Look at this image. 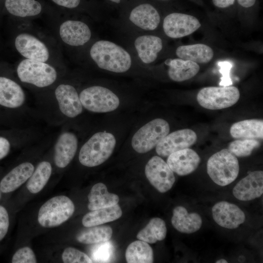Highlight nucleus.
Returning a JSON list of instances; mask_svg holds the SVG:
<instances>
[{"label": "nucleus", "instance_id": "f257e3e1", "mask_svg": "<svg viewBox=\"0 0 263 263\" xmlns=\"http://www.w3.org/2000/svg\"><path fill=\"white\" fill-rule=\"evenodd\" d=\"M90 54L101 69L114 73L127 71L132 65L131 57L124 48L108 40H99L91 47Z\"/></svg>", "mask_w": 263, "mask_h": 263}, {"label": "nucleus", "instance_id": "f03ea898", "mask_svg": "<svg viewBox=\"0 0 263 263\" xmlns=\"http://www.w3.org/2000/svg\"><path fill=\"white\" fill-rule=\"evenodd\" d=\"M116 139L111 133L99 132L94 134L81 147L78 156L80 163L94 167L105 162L112 155Z\"/></svg>", "mask_w": 263, "mask_h": 263}, {"label": "nucleus", "instance_id": "7ed1b4c3", "mask_svg": "<svg viewBox=\"0 0 263 263\" xmlns=\"http://www.w3.org/2000/svg\"><path fill=\"white\" fill-rule=\"evenodd\" d=\"M207 173L217 185L226 186L233 182L239 172L237 157L227 149H223L211 155L207 165Z\"/></svg>", "mask_w": 263, "mask_h": 263}, {"label": "nucleus", "instance_id": "20e7f679", "mask_svg": "<svg viewBox=\"0 0 263 263\" xmlns=\"http://www.w3.org/2000/svg\"><path fill=\"white\" fill-rule=\"evenodd\" d=\"M74 211V204L69 198L64 195L56 196L42 205L38 220L44 227L57 226L68 220Z\"/></svg>", "mask_w": 263, "mask_h": 263}, {"label": "nucleus", "instance_id": "39448f33", "mask_svg": "<svg viewBox=\"0 0 263 263\" xmlns=\"http://www.w3.org/2000/svg\"><path fill=\"white\" fill-rule=\"evenodd\" d=\"M168 122L156 118L141 127L132 139V146L138 153H146L154 148L169 133Z\"/></svg>", "mask_w": 263, "mask_h": 263}, {"label": "nucleus", "instance_id": "423d86ee", "mask_svg": "<svg viewBox=\"0 0 263 263\" xmlns=\"http://www.w3.org/2000/svg\"><path fill=\"white\" fill-rule=\"evenodd\" d=\"M17 73L21 82L39 88L51 85L57 78L56 70L53 66L45 62L29 59L20 62Z\"/></svg>", "mask_w": 263, "mask_h": 263}, {"label": "nucleus", "instance_id": "0eeeda50", "mask_svg": "<svg viewBox=\"0 0 263 263\" xmlns=\"http://www.w3.org/2000/svg\"><path fill=\"white\" fill-rule=\"evenodd\" d=\"M240 96V92L235 86H211L201 89L197 95V100L202 107L216 110L233 106Z\"/></svg>", "mask_w": 263, "mask_h": 263}, {"label": "nucleus", "instance_id": "6e6552de", "mask_svg": "<svg viewBox=\"0 0 263 263\" xmlns=\"http://www.w3.org/2000/svg\"><path fill=\"white\" fill-rule=\"evenodd\" d=\"M79 96L82 106L94 113L113 111L120 104L119 98L114 93L100 86H93L84 89Z\"/></svg>", "mask_w": 263, "mask_h": 263}, {"label": "nucleus", "instance_id": "1a4fd4ad", "mask_svg": "<svg viewBox=\"0 0 263 263\" xmlns=\"http://www.w3.org/2000/svg\"><path fill=\"white\" fill-rule=\"evenodd\" d=\"M146 176L159 192L165 193L172 187L175 177L167 162L158 156L152 157L145 168Z\"/></svg>", "mask_w": 263, "mask_h": 263}, {"label": "nucleus", "instance_id": "9d476101", "mask_svg": "<svg viewBox=\"0 0 263 263\" xmlns=\"http://www.w3.org/2000/svg\"><path fill=\"white\" fill-rule=\"evenodd\" d=\"M201 26L199 21L195 17L179 13H173L167 16L163 24L166 35L173 38L189 35Z\"/></svg>", "mask_w": 263, "mask_h": 263}, {"label": "nucleus", "instance_id": "9b49d317", "mask_svg": "<svg viewBox=\"0 0 263 263\" xmlns=\"http://www.w3.org/2000/svg\"><path fill=\"white\" fill-rule=\"evenodd\" d=\"M196 132L189 129L174 131L168 134L156 146V152L161 157H168L177 151L188 148L196 142Z\"/></svg>", "mask_w": 263, "mask_h": 263}, {"label": "nucleus", "instance_id": "f8f14e48", "mask_svg": "<svg viewBox=\"0 0 263 263\" xmlns=\"http://www.w3.org/2000/svg\"><path fill=\"white\" fill-rule=\"evenodd\" d=\"M212 214L218 225L228 229H235L245 220L243 211L237 205L226 201L215 204L212 208Z\"/></svg>", "mask_w": 263, "mask_h": 263}, {"label": "nucleus", "instance_id": "ddd939ff", "mask_svg": "<svg viewBox=\"0 0 263 263\" xmlns=\"http://www.w3.org/2000/svg\"><path fill=\"white\" fill-rule=\"evenodd\" d=\"M15 46L18 52L26 59L45 62L49 57L46 45L30 34L21 33L18 35Z\"/></svg>", "mask_w": 263, "mask_h": 263}, {"label": "nucleus", "instance_id": "4468645a", "mask_svg": "<svg viewBox=\"0 0 263 263\" xmlns=\"http://www.w3.org/2000/svg\"><path fill=\"white\" fill-rule=\"evenodd\" d=\"M238 200L248 201L259 198L263 193V171L256 170L242 179L233 189Z\"/></svg>", "mask_w": 263, "mask_h": 263}, {"label": "nucleus", "instance_id": "2eb2a0df", "mask_svg": "<svg viewBox=\"0 0 263 263\" xmlns=\"http://www.w3.org/2000/svg\"><path fill=\"white\" fill-rule=\"evenodd\" d=\"M200 160L198 153L188 148L170 154L168 156L167 163L173 172L178 175L185 176L194 171Z\"/></svg>", "mask_w": 263, "mask_h": 263}, {"label": "nucleus", "instance_id": "dca6fc26", "mask_svg": "<svg viewBox=\"0 0 263 263\" xmlns=\"http://www.w3.org/2000/svg\"><path fill=\"white\" fill-rule=\"evenodd\" d=\"M59 35L66 44L73 46H82L89 41L91 31L84 22L74 20H67L59 27Z\"/></svg>", "mask_w": 263, "mask_h": 263}, {"label": "nucleus", "instance_id": "f3484780", "mask_svg": "<svg viewBox=\"0 0 263 263\" xmlns=\"http://www.w3.org/2000/svg\"><path fill=\"white\" fill-rule=\"evenodd\" d=\"M55 94L59 109L64 115L74 118L82 113L83 106L75 87L69 84H60Z\"/></svg>", "mask_w": 263, "mask_h": 263}, {"label": "nucleus", "instance_id": "a211bd4d", "mask_svg": "<svg viewBox=\"0 0 263 263\" xmlns=\"http://www.w3.org/2000/svg\"><path fill=\"white\" fill-rule=\"evenodd\" d=\"M77 138L71 132H65L58 137L55 146L54 161L60 168L66 167L75 156L77 148Z\"/></svg>", "mask_w": 263, "mask_h": 263}, {"label": "nucleus", "instance_id": "6ab92c4d", "mask_svg": "<svg viewBox=\"0 0 263 263\" xmlns=\"http://www.w3.org/2000/svg\"><path fill=\"white\" fill-rule=\"evenodd\" d=\"M25 99L21 87L13 80L0 76V105L8 108L20 107Z\"/></svg>", "mask_w": 263, "mask_h": 263}, {"label": "nucleus", "instance_id": "aec40b11", "mask_svg": "<svg viewBox=\"0 0 263 263\" xmlns=\"http://www.w3.org/2000/svg\"><path fill=\"white\" fill-rule=\"evenodd\" d=\"M173 226L183 233L190 234L199 230L202 225L201 216L197 213H188L182 206H177L173 210L171 220Z\"/></svg>", "mask_w": 263, "mask_h": 263}, {"label": "nucleus", "instance_id": "412c9836", "mask_svg": "<svg viewBox=\"0 0 263 263\" xmlns=\"http://www.w3.org/2000/svg\"><path fill=\"white\" fill-rule=\"evenodd\" d=\"M129 19L134 24L146 30L155 29L160 21L157 10L148 3L139 5L133 9Z\"/></svg>", "mask_w": 263, "mask_h": 263}, {"label": "nucleus", "instance_id": "4be33fe9", "mask_svg": "<svg viewBox=\"0 0 263 263\" xmlns=\"http://www.w3.org/2000/svg\"><path fill=\"white\" fill-rule=\"evenodd\" d=\"M34 171V167L29 162L23 163L16 167L1 180V191L6 193L14 191L29 179Z\"/></svg>", "mask_w": 263, "mask_h": 263}, {"label": "nucleus", "instance_id": "5701e85b", "mask_svg": "<svg viewBox=\"0 0 263 263\" xmlns=\"http://www.w3.org/2000/svg\"><path fill=\"white\" fill-rule=\"evenodd\" d=\"M134 46L140 59L149 64L157 58L158 53L163 48L162 39L153 35H143L135 40Z\"/></svg>", "mask_w": 263, "mask_h": 263}, {"label": "nucleus", "instance_id": "b1692460", "mask_svg": "<svg viewBox=\"0 0 263 263\" xmlns=\"http://www.w3.org/2000/svg\"><path fill=\"white\" fill-rule=\"evenodd\" d=\"M165 63L169 66L168 75L173 81L182 82L191 78L200 70L198 63L180 58L168 59Z\"/></svg>", "mask_w": 263, "mask_h": 263}, {"label": "nucleus", "instance_id": "393cba45", "mask_svg": "<svg viewBox=\"0 0 263 263\" xmlns=\"http://www.w3.org/2000/svg\"><path fill=\"white\" fill-rule=\"evenodd\" d=\"M4 6L9 14L20 18L35 17L43 10L38 0H4Z\"/></svg>", "mask_w": 263, "mask_h": 263}, {"label": "nucleus", "instance_id": "a878e982", "mask_svg": "<svg viewBox=\"0 0 263 263\" xmlns=\"http://www.w3.org/2000/svg\"><path fill=\"white\" fill-rule=\"evenodd\" d=\"M230 133L236 139H263V121L261 119H246L234 123Z\"/></svg>", "mask_w": 263, "mask_h": 263}, {"label": "nucleus", "instance_id": "bb28decb", "mask_svg": "<svg viewBox=\"0 0 263 263\" xmlns=\"http://www.w3.org/2000/svg\"><path fill=\"white\" fill-rule=\"evenodd\" d=\"M88 208L91 210L109 207L118 204L119 198L115 194L110 193L102 183L95 184L88 196Z\"/></svg>", "mask_w": 263, "mask_h": 263}, {"label": "nucleus", "instance_id": "cd10ccee", "mask_svg": "<svg viewBox=\"0 0 263 263\" xmlns=\"http://www.w3.org/2000/svg\"><path fill=\"white\" fill-rule=\"evenodd\" d=\"M179 58L190 60L197 63H206L213 58L214 52L209 46L204 44L181 45L176 50Z\"/></svg>", "mask_w": 263, "mask_h": 263}, {"label": "nucleus", "instance_id": "c85d7f7f", "mask_svg": "<svg viewBox=\"0 0 263 263\" xmlns=\"http://www.w3.org/2000/svg\"><path fill=\"white\" fill-rule=\"evenodd\" d=\"M122 215V209L117 204L109 207L92 210L84 216L82 223L86 227L99 225L114 221L120 218Z\"/></svg>", "mask_w": 263, "mask_h": 263}, {"label": "nucleus", "instance_id": "c756f323", "mask_svg": "<svg viewBox=\"0 0 263 263\" xmlns=\"http://www.w3.org/2000/svg\"><path fill=\"white\" fill-rule=\"evenodd\" d=\"M128 263H151L153 262V253L148 243L137 240L131 243L125 253Z\"/></svg>", "mask_w": 263, "mask_h": 263}, {"label": "nucleus", "instance_id": "7c9ffc66", "mask_svg": "<svg viewBox=\"0 0 263 263\" xmlns=\"http://www.w3.org/2000/svg\"><path fill=\"white\" fill-rule=\"evenodd\" d=\"M167 227L165 221L160 218H153L137 234L138 240L149 244L163 240L166 237Z\"/></svg>", "mask_w": 263, "mask_h": 263}, {"label": "nucleus", "instance_id": "2f4dec72", "mask_svg": "<svg viewBox=\"0 0 263 263\" xmlns=\"http://www.w3.org/2000/svg\"><path fill=\"white\" fill-rule=\"evenodd\" d=\"M112 228L108 225L88 227L76 236L78 242L84 244H96L109 241L112 236Z\"/></svg>", "mask_w": 263, "mask_h": 263}, {"label": "nucleus", "instance_id": "473e14b6", "mask_svg": "<svg viewBox=\"0 0 263 263\" xmlns=\"http://www.w3.org/2000/svg\"><path fill=\"white\" fill-rule=\"evenodd\" d=\"M52 170V166L49 162H40L29 178L26 184L28 190L34 194L41 191L48 182Z\"/></svg>", "mask_w": 263, "mask_h": 263}, {"label": "nucleus", "instance_id": "72a5a7b5", "mask_svg": "<svg viewBox=\"0 0 263 263\" xmlns=\"http://www.w3.org/2000/svg\"><path fill=\"white\" fill-rule=\"evenodd\" d=\"M260 146L257 139H239L230 143L227 149L236 157H243L249 156Z\"/></svg>", "mask_w": 263, "mask_h": 263}, {"label": "nucleus", "instance_id": "f704fd0d", "mask_svg": "<svg viewBox=\"0 0 263 263\" xmlns=\"http://www.w3.org/2000/svg\"><path fill=\"white\" fill-rule=\"evenodd\" d=\"M92 251L93 261L97 263L109 262L113 254V246L109 241L96 244Z\"/></svg>", "mask_w": 263, "mask_h": 263}, {"label": "nucleus", "instance_id": "c9c22d12", "mask_svg": "<svg viewBox=\"0 0 263 263\" xmlns=\"http://www.w3.org/2000/svg\"><path fill=\"white\" fill-rule=\"evenodd\" d=\"M65 263H91L92 259L85 253L74 247H67L62 254Z\"/></svg>", "mask_w": 263, "mask_h": 263}, {"label": "nucleus", "instance_id": "e433bc0d", "mask_svg": "<svg viewBox=\"0 0 263 263\" xmlns=\"http://www.w3.org/2000/svg\"><path fill=\"white\" fill-rule=\"evenodd\" d=\"M13 263H36L37 259L31 248L28 246L17 250L12 257Z\"/></svg>", "mask_w": 263, "mask_h": 263}, {"label": "nucleus", "instance_id": "4c0bfd02", "mask_svg": "<svg viewBox=\"0 0 263 263\" xmlns=\"http://www.w3.org/2000/svg\"><path fill=\"white\" fill-rule=\"evenodd\" d=\"M221 68L220 73L222 75L220 85L228 86L232 84V81L229 76V72L232 67L231 63L228 61H221L218 63Z\"/></svg>", "mask_w": 263, "mask_h": 263}, {"label": "nucleus", "instance_id": "58836bf2", "mask_svg": "<svg viewBox=\"0 0 263 263\" xmlns=\"http://www.w3.org/2000/svg\"><path fill=\"white\" fill-rule=\"evenodd\" d=\"M9 225L8 213L6 209L0 206V241L6 235Z\"/></svg>", "mask_w": 263, "mask_h": 263}, {"label": "nucleus", "instance_id": "ea45409f", "mask_svg": "<svg viewBox=\"0 0 263 263\" xmlns=\"http://www.w3.org/2000/svg\"><path fill=\"white\" fill-rule=\"evenodd\" d=\"M10 143L9 140L2 136H0V160L4 158L10 150Z\"/></svg>", "mask_w": 263, "mask_h": 263}, {"label": "nucleus", "instance_id": "a19ab883", "mask_svg": "<svg viewBox=\"0 0 263 263\" xmlns=\"http://www.w3.org/2000/svg\"><path fill=\"white\" fill-rule=\"evenodd\" d=\"M215 6L219 8H226L234 4L235 0H212Z\"/></svg>", "mask_w": 263, "mask_h": 263}, {"label": "nucleus", "instance_id": "79ce46f5", "mask_svg": "<svg viewBox=\"0 0 263 263\" xmlns=\"http://www.w3.org/2000/svg\"><path fill=\"white\" fill-rule=\"evenodd\" d=\"M239 4L245 8H248L254 5L256 0H237Z\"/></svg>", "mask_w": 263, "mask_h": 263}, {"label": "nucleus", "instance_id": "37998d69", "mask_svg": "<svg viewBox=\"0 0 263 263\" xmlns=\"http://www.w3.org/2000/svg\"><path fill=\"white\" fill-rule=\"evenodd\" d=\"M216 263H227V262L226 260L225 259H220V260H217L216 262Z\"/></svg>", "mask_w": 263, "mask_h": 263}, {"label": "nucleus", "instance_id": "c03bdc74", "mask_svg": "<svg viewBox=\"0 0 263 263\" xmlns=\"http://www.w3.org/2000/svg\"><path fill=\"white\" fill-rule=\"evenodd\" d=\"M111 1L118 3L120 2L121 0H109Z\"/></svg>", "mask_w": 263, "mask_h": 263}, {"label": "nucleus", "instance_id": "a18cd8bd", "mask_svg": "<svg viewBox=\"0 0 263 263\" xmlns=\"http://www.w3.org/2000/svg\"><path fill=\"white\" fill-rule=\"evenodd\" d=\"M1 190H0V198H1Z\"/></svg>", "mask_w": 263, "mask_h": 263}, {"label": "nucleus", "instance_id": "49530a36", "mask_svg": "<svg viewBox=\"0 0 263 263\" xmlns=\"http://www.w3.org/2000/svg\"></svg>", "mask_w": 263, "mask_h": 263}]
</instances>
